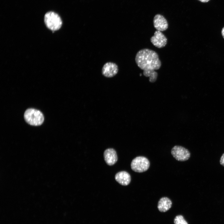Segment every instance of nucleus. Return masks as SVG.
I'll use <instances>...</instances> for the list:
<instances>
[{
    "label": "nucleus",
    "instance_id": "obj_1",
    "mask_svg": "<svg viewBox=\"0 0 224 224\" xmlns=\"http://www.w3.org/2000/svg\"><path fill=\"white\" fill-rule=\"evenodd\" d=\"M135 61L138 66L143 71L158 70L161 65L157 53L147 48L141 49L137 52Z\"/></svg>",
    "mask_w": 224,
    "mask_h": 224
},
{
    "label": "nucleus",
    "instance_id": "obj_2",
    "mask_svg": "<svg viewBox=\"0 0 224 224\" xmlns=\"http://www.w3.org/2000/svg\"><path fill=\"white\" fill-rule=\"evenodd\" d=\"M26 121L29 124L37 126L42 124L44 121V116L40 110L33 108L27 109L24 114Z\"/></svg>",
    "mask_w": 224,
    "mask_h": 224
},
{
    "label": "nucleus",
    "instance_id": "obj_3",
    "mask_svg": "<svg viewBox=\"0 0 224 224\" xmlns=\"http://www.w3.org/2000/svg\"><path fill=\"white\" fill-rule=\"evenodd\" d=\"M44 21L47 27L53 31L59 29L62 25L60 16L53 12H49L45 14Z\"/></svg>",
    "mask_w": 224,
    "mask_h": 224
},
{
    "label": "nucleus",
    "instance_id": "obj_4",
    "mask_svg": "<svg viewBox=\"0 0 224 224\" xmlns=\"http://www.w3.org/2000/svg\"><path fill=\"white\" fill-rule=\"evenodd\" d=\"M150 165L147 158L144 156H138L133 160L131 166L134 171L141 173L147 171L149 168Z\"/></svg>",
    "mask_w": 224,
    "mask_h": 224
},
{
    "label": "nucleus",
    "instance_id": "obj_5",
    "mask_svg": "<svg viewBox=\"0 0 224 224\" xmlns=\"http://www.w3.org/2000/svg\"><path fill=\"white\" fill-rule=\"evenodd\" d=\"M171 153L173 157L179 161H185L190 158V153L189 151L184 147L176 145L171 149Z\"/></svg>",
    "mask_w": 224,
    "mask_h": 224
},
{
    "label": "nucleus",
    "instance_id": "obj_6",
    "mask_svg": "<svg viewBox=\"0 0 224 224\" xmlns=\"http://www.w3.org/2000/svg\"><path fill=\"white\" fill-rule=\"evenodd\" d=\"M151 43L156 47L161 48L165 47L167 44V39L161 31L157 30L154 35L150 39Z\"/></svg>",
    "mask_w": 224,
    "mask_h": 224
},
{
    "label": "nucleus",
    "instance_id": "obj_7",
    "mask_svg": "<svg viewBox=\"0 0 224 224\" xmlns=\"http://www.w3.org/2000/svg\"><path fill=\"white\" fill-rule=\"evenodd\" d=\"M118 70V66L116 64L112 62H107L103 67L102 73L105 77H111L117 73Z\"/></svg>",
    "mask_w": 224,
    "mask_h": 224
},
{
    "label": "nucleus",
    "instance_id": "obj_8",
    "mask_svg": "<svg viewBox=\"0 0 224 224\" xmlns=\"http://www.w3.org/2000/svg\"><path fill=\"white\" fill-rule=\"evenodd\" d=\"M153 23L154 26L157 30L163 31L168 28V24L166 19L160 14H157L154 17Z\"/></svg>",
    "mask_w": 224,
    "mask_h": 224
},
{
    "label": "nucleus",
    "instance_id": "obj_9",
    "mask_svg": "<svg viewBox=\"0 0 224 224\" xmlns=\"http://www.w3.org/2000/svg\"><path fill=\"white\" fill-rule=\"evenodd\" d=\"M104 156L106 163L109 165H114L117 161L118 157L116 151L112 148L106 149L104 152Z\"/></svg>",
    "mask_w": 224,
    "mask_h": 224
},
{
    "label": "nucleus",
    "instance_id": "obj_10",
    "mask_svg": "<svg viewBox=\"0 0 224 224\" xmlns=\"http://www.w3.org/2000/svg\"><path fill=\"white\" fill-rule=\"evenodd\" d=\"M115 178L119 184L124 186L128 185L131 180L130 174L125 171H121L117 173L115 175Z\"/></svg>",
    "mask_w": 224,
    "mask_h": 224
},
{
    "label": "nucleus",
    "instance_id": "obj_11",
    "mask_svg": "<svg viewBox=\"0 0 224 224\" xmlns=\"http://www.w3.org/2000/svg\"><path fill=\"white\" fill-rule=\"evenodd\" d=\"M172 203L171 200L167 197L161 198L158 203L157 208L161 212H165L171 207Z\"/></svg>",
    "mask_w": 224,
    "mask_h": 224
},
{
    "label": "nucleus",
    "instance_id": "obj_12",
    "mask_svg": "<svg viewBox=\"0 0 224 224\" xmlns=\"http://www.w3.org/2000/svg\"><path fill=\"white\" fill-rule=\"evenodd\" d=\"M174 224H188L187 222L181 215L176 216L174 220Z\"/></svg>",
    "mask_w": 224,
    "mask_h": 224
},
{
    "label": "nucleus",
    "instance_id": "obj_13",
    "mask_svg": "<svg viewBox=\"0 0 224 224\" xmlns=\"http://www.w3.org/2000/svg\"><path fill=\"white\" fill-rule=\"evenodd\" d=\"M220 163L221 165L224 166V153L223 154L220 158Z\"/></svg>",
    "mask_w": 224,
    "mask_h": 224
},
{
    "label": "nucleus",
    "instance_id": "obj_14",
    "mask_svg": "<svg viewBox=\"0 0 224 224\" xmlns=\"http://www.w3.org/2000/svg\"><path fill=\"white\" fill-rule=\"evenodd\" d=\"M221 33H222V36H223V38L224 39V27L222 28V29Z\"/></svg>",
    "mask_w": 224,
    "mask_h": 224
},
{
    "label": "nucleus",
    "instance_id": "obj_15",
    "mask_svg": "<svg viewBox=\"0 0 224 224\" xmlns=\"http://www.w3.org/2000/svg\"><path fill=\"white\" fill-rule=\"evenodd\" d=\"M203 2H208L210 0H198Z\"/></svg>",
    "mask_w": 224,
    "mask_h": 224
}]
</instances>
